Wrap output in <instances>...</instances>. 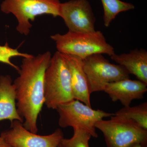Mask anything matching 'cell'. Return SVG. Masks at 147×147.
Listing matches in <instances>:
<instances>
[{"mask_svg": "<svg viewBox=\"0 0 147 147\" xmlns=\"http://www.w3.org/2000/svg\"><path fill=\"white\" fill-rule=\"evenodd\" d=\"M49 51L36 56L23 58L19 76L13 82L16 105L23 125L33 133H37V119L45 103L44 76L52 57Z\"/></svg>", "mask_w": 147, "mask_h": 147, "instance_id": "cell-1", "label": "cell"}, {"mask_svg": "<svg viewBox=\"0 0 147 147\" xmlns=\"http://www.w3.org/2000/svg\"><path fill=\"white\" fill-rule=\"evenodd\" d=\"M55 42L58 52L73 55L82 59L94 54H115L114 48L107 42L100 31L92 32L68 31L65 34H56L50 36Z\"/></svg>", "mask_w": 147, "mask_h": 147, "instance_id": "cell-2", "label": "cell"}, {"mask_svg": "<svg viewBox=\"0 0 147 147\" xmlns=\"http://www.w3.org/2000/svg\"><path fill=\"white\" fill-rule=\"evenodd\" d=\"M45 103L48 109L74 100L70 73L62 53L57 51L51 57L44 76Z\"/></svg>", "mask_w": 147, "mask_h": 147, "instance_id": "cell-3", "label": "cell"}, {"mask_svg": "<svg viewBox=\"0 0 147 147\" xmlns=\"http://www.w3.org/2000/svg\"><path fill=\"white\" fill-rule=\"evenodd\" d=\"M61 3L59 0H4L1 9L3 13L13 14L18 21L16 30L27 36L32 27L30 21H34L37 16H59Z\"/></svg>", "mask_w": 147, "mask_h": 147, "instance_id": "cell-4", "label": "cell"}, {"mask_svg": "<svg viewBox=\"0 0 147 147\" xmlns=\"http://www.w3.org/2000/svg\"><path fill=\"white\" fill-rule=\"evenodd\" d=\"M104 135L107 147H129L135 144L147 146V130L134 122L113 115L96 123Z\"/></svg>", "mask_w": 147, "mask_h": 147, "instance_id": "cell-5", "label": "cell"}, {"mask_svg": "<svg viewBox=\"0 0 147 147\" xmlns=\"http://www.w3.org/2000/svg\"><path fill=\"white\" fill-rule=\"evenodd\" d=\"M56 110L59 113V125L61 127L81 129L95 138L98 137L96 123L104 118L114 115L103 110H94L76 99L59 105Z\"/></svg>", "mask_w": 147, "mask_h": 147, "instance_id": "cell-6", "label": "cell"}, {"mask_svg": "<svg viewBox=\"0 0 147 147\" xmlns=\"http://www.w3.org/2000/svg\"><path fill=\"white\" fill-rule=\"evenodd\" d=\"M90 92L103 91L109 83L129 78V74L120 65L110 63L102 54L90 55L83 60Z\"/></svg>", "mask_w": 147, "mask_h": 147, "instance_id": "cell-7", "label": "cell"}, {"mask_svg": "<svg viewBox=\"0 0 147 147\" xmlns=\"http://www.w3.org/2000/svg\"><path fill=\"white\" fill-rule=\"evenodd\" d=\"M11 123L10 129L0 135L11 147H58L64 138L59 128L49 135H40L28 130L20 121Z\"/></svg>", "mask_w": 147, "mask_h": 147, "instance_id": "cell-8", "label": "cell"}, {"mask_svg": "<svg viewBox=\"0 0 147 147\" xmlns=\"http://www.w3.org/2000/svg\"><path fill=\"white\" fill-rule=\"evenodd\" d=\"M59 16L63 19L69 31H95V17L88 0H70L61 3Z\"/></svg>", "mask_w": 147, "mask_h": 147, "instance_id": "cell-9", "label": "cell"}, {"mask_svg": "<svg viewBox=\"0 0 147 147\" xmlns=\"http://www.w3.org/2000/svg\"><path fill=\"white\" fill-rule=\"evenodd\" d=\"M103 91L113 102L119 101L124 107H127L132 100L144 98L147 91V84L128 78L107 84Z\"/></svg>", "mask_w": 147, "mask_h": 147, "instance_id": "cell-10", "label": "cell"}, {"mask_svg": "<svg viewBox=\"0 0 147 147\" xmlns=\"http://www.w3.org/2000/svg\"><path fill=\"white\" fill-rule=\"evenodd\" d=\"M63 55L65 59L70 73L74 99L92 107L90 102L91 94L90 92L86 75L83 68V59L73 55Z\"/></svg>", "mask_w": 147, "mask_h": 147, "instance_id": "cell-11", "label": "cell"}, {"mask_svg": "<svg viewBox=\"0 0 147 147\" xmlns=\"http://www.w3.org/2000/svg\"><path fill=\"white\" fill-rule=\"evenodd\" d=\"M112 60L123 66L129 74L147 84V52L143 48H135L128 53L120 55L114 54L110 56Z\"/></svg>", "mask_w": 147, "mask_h": 147, "instance_id": "cell-12", "label": "cell"}, {"mask_svg": "<svg viewBox=\"0 0 147 147\" xmlns=\"http://www.w3.org/2000/svg\"><path fill=\"white\" fill-rule=\"evenodd\" d=\"M4 120L24 121L16 108L15 86L8 75L0 76V121Z\"/></svg>", "mask_w": 147, "mask_h": 147, "instance_id": "cell-13", "label": "cell"}, {"mask_svg": "<svg viewBox=\"0 0 147 147\" xmlns=\"http://www.w3.org/2000/svg\"><path fill=\"white\" fill-rule=\"evenodd\" d=\"M118 117L129 120L147 130V102L136 106L124 107L114 114Z\"/></svg>", "mask_w": 147, "mask_h": 147, "instance_id": "cell-14", "label": "cell"}, {"mask_svg": "<svg viewBox=\"0 0 147 147\" xmlns=\"http://www.w3.org/2000/svg\"><path fill=\"white\" fill-rule=\"evenodd\" d=\"M104 14L103 21L106 27L109 26L112 21L119 13L134 9L132 4L125 2L120 0H101Z\"/></svg>", "mask_w": 147, "mask_h": 147, "instance_id": "cell-15", "label": "cell"}, {"mask_svg": "<svg viewBox=\"0 0 147 147\" xmlns=\"http://www.w3.org/2000/svg\"><path fill=\"white\" fill-rule=\"evenodd\" d=\"M73 136L70 139H62V147H89V142L92 136L88 131L79 128H74Z\"/></svg>", "mask_w": 147, "mask_h": 147, "instance_id": "cell-16", "label": "cell"}, {"mask_svg": "<svg viewBox=\"0 0 147 147\" xmlns=\"http://www.w3.org/2000/svg\"><path fill=\"white\" fill-rule=\"evenodd\" d=\"M31 56L32 55L21 53L16 48L14 49L10 47L7 42H6L4 45H0V62L8 65L18 71L20 68L18 66L11 62V58L16 57L26 58Z\"/></svg>", "mask_w": 147, "mask_h": 147, "instance_id": "cell-17", "label": "cell"}, {"mask_svg": "<svg viewBox=\"0 0 147 147\" xmlns=\"http://www.w3.org/2000/svg\"><path fill=\"white\" fill-rule=\"evenodd\" d=\"M0 147H11L5 141V140H4L3 138L0 137Z\"/></svg>", "mask_w": 147, "mask_h": 147, "instance_id": "cell-18", "label": "cell"}, {"mask_svg": "<svg viewBox=\"0 0 147 147\" xmlns=\"http://www.w3.org/2000/svg\"><path fill=\"white\" fill-rule=\"evenodd\" d=\"M129 147H147V146H142V145L140 144H134L131 145Z\"/></svg>", "mask_w": 147, "mask_h": 147, "instance_id": "cell-19", "label": "cell"}, {"mask_svg": "<svg viewBox=\"0 0 147 147\" xmlns=\"http://www.w3.org/2000/svg\"><path fill=\"white\" fill-rule=\"evenodd\" d=\"M62 147L61 146V144H60V145H59V147Z\"/></svg>", "mask_w": 147, "mask_h": 147, "instance_id": "cell-20", "label": "cell"}]
</instances>
